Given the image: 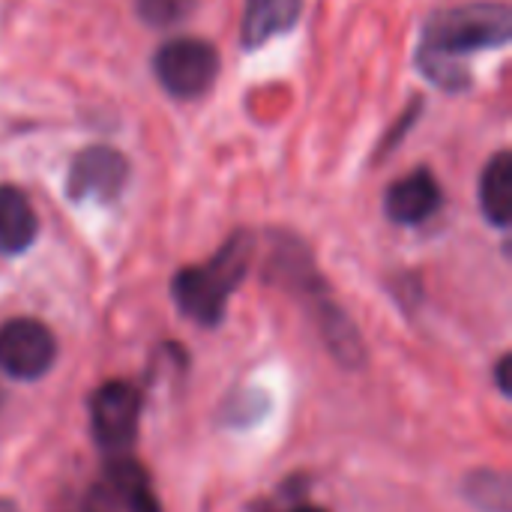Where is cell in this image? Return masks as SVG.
<instances>
[{
  "label": "cell",
  "instance_id": "cell-1",
  "mask_svg": "<svg viewBox=\"0 0 512 512\" xmlns=\"http://www.w3.org/2000/svg\"><path fill=\"white\" fill-rule=\"evenodd\" d=\"M512 9L498 0H474L432 12L420 30L417 69L441 90L462 93L471 87L468 60L483 51L510 45Z\"/></svg>",
  "mask_w": 512,
  "mask_h": 512
},
{
  "label": "cell",
  "instance_id": "cell-2",
  "mask_svg": "<svg viewBox=\"0 0 512 512\" xmlns=\"http://www.w3.org/2000/svg\"><path fill=\"white\" fill-rule=\"evenodd\" d=\"M252 252L255 237L252 231L240 228L204 264L177 270L171 279L174 306L198 327H219L228 312V300L249 273Z\"/></svg>",
  "mask_w": 512,
  "mask_h": 512
},
{
  "label": "cell",
  "instance_id": "cell-3",
  "mask_svg": "<svg viewBox=\"0 0 512 512\" xmlns=\"http://www.w3.org/2000/svg\"><path fill=\"white\" fill-rule=\"evenodd\" d=\"M150 66L153 78L171 99L192 102L210 93L219 78L222 57L216 45L201 36H177L159 45Z\"/></svg>",
  "mask_w": 512,
  "mask_h": 512
},
{
  "label": "cell",
  "instance_id": "cell-4",
  "mask_svg": "<svg viewBox=\"0 0 512 512\" xmlns=\"http://www.w3.org/2000/svg\"><path fill=\"white\" fill-rule=\"evenodd\" d=\"M141 393L129 381H105L90 399L93 441L105 456H129L141 426Z\"/></svg>",
  "mask_w": 512,
  "mask_h": 512
},
{
  "label": "cell",
  "instance_id": "cell-5",
  "mask_svg": "<svg viewBox=\"0 0 512 512\" xmlns=\"http://www.w3.org/2000/svg\"><path fill=\"white\" fill-rule=\"evenodd\" d=\"M57 360L54 333L36 318H12L0 324V372L15 381H36Z\"/></svg>",
  "mask_w": 512,
  "mask_h": 512
},
{
  "label": "cell",
  "instance_id": "cell-6",
  "mask_svg": "<svg viewBox=\"0 0 512 512\" xmlns=\"http://www.w3.org/2000/svg\"><path fill=\"white\" fill-rule=\"evenodd\" d=\"M129 180V159L105 144H90L81 153H75L69 174H66V195L81 204V201H96V204H111L120 198Z\"/></svg>",
  "mask_w": 512,
  "mask_h": 512
},
{
  "label": "cell",
  "instance_id": "cell-7",
  "mask_svg": "<svg viewBox=\"0 0 512 512\" xmlns=\"http://www.w3.org/2000/svg\"><path fill=\"white\" fill-rule=\"evenodd\" d=\"M444 204V189L429 168H417L393 180L384 192V213L393 225L414 228L429 222Z\"/></svg>",
  "mask_w": 512,
  "mask_h": 512
},
{
  "label": "cell",
  "instance_id": "cell-8",
  "mask_svg": "<svg viewBox=\"0 0 512 512\" xmlns=\"http://www.w3.org/2000/svg\"><path fill=\"white\" fill-rule=\"evenodd\" d=\"M306 0H246L240 21V45L246 51L261 48L273 36L297 27Z\"/></svg>",
  "mask_w": 512,
  "mask_h": 512
},
{
  "label": "cell",
  "instance_id": "cell-9",
  "mask_svg": "<svg viewBox=\"0 0 512 512\" xmlns=\"http://www.w3.org/2000/svg\"><path fill=\"white\" fill-rule=\"evenodd\" d=\"M36 234L39 219L30 198L12 183H0V252L21 255L36 243Z\"/></svg>",
  "mask_w": 512,
  "mask_h": 512
},
{
  "label": "cell",
  "instance_id": "cell-10",
  "mask_svg": "<svg viewBox=\"0 0 512 512\" xmlns=\"http://www.w3.org/2000/svg\"><path fill=\"white\" fill-rule=\"evenodd\" d=\"M480 210L489 225L510 228L512 222V156L498 150L480 174Z\"/></svg>",
  "mask_w": 512,
  "mask_h": 512
},
{
  "label": "cell",
  "instance_id": "cell-11",
  "mask_svg": "<svg viewBox=\"0 0 512 512\" xmlns=\"http://www.w3.org/2000/svg\"><path fill=\"white\" fill-rule=\"evenodd\" d=\"M105 483L114 492V498L129 512H162V504L153 492L147 471L135 459H129V456L108 459Z\"/></svg>",
  "mask_w": 512,
  "mask_h": 512
},
{
  "label": "cell",
  "instance_id": "cell-12",
  "mask_svg": "<svg viewBox=\"0 0 512 512\" xmlns=\"http://www.w3.org/2000/svg\"><path fill=\"white\" fill-rule=\"evenodd\" d=\"M468 501L483 512H512V486L504 471H474L465 480Z\"/></svg>",
  "mask_w": 512,
  "mask_h": 512
},
{
  "label": "cell",
  "instance_id": "cell-13",
  "mask_svg": "<svg viewBox=\"0 0 512 512\" xmlns=\"http://www.w3.org/2000/svg\"><path fill=\"white\" fill-rule=\"evenodd\" d=\"M198 9V0H135V12L147 27H177L186 18H192Z\"/></svg>",
  "mask_w": 512,
  "mask_h": 512
},
{
  "label": "cell",
  "instance_id": "cell-14",
  "mask_svg": "<svg viewBox=\"0 0 512 512\" xmlns=\"http://www.w3.org/2000/svg\"><path fill=\"white\" fill-rule=\"evenodd\" d=\"M498 372H495V378H498V390L504 393V396H510L512 387H510V357H501V363L495 366Z\"/></svg>",
  "mask_w": 512,
  "mask_h": 512
},
{
  "label": "cell",
  "instance_id": "cell-15",
  "mask_svg": "<svg viewBox=\"0 0 512 512\" xmlns=\"http://www.w3.org/2000/svg\"><path fill=\"white\" fill-rule=\"evenodd\" d=\"M0 512H18V507H15L12 501H6V498H0Z\"/></svg>",
  "mask_w": 512,
  "mask_h": 512
},
{
  "label": "cell",
  "instance_id": "cell-16",
  "mask_svg": "<svg viewBox=\"0 0 512 512\" xmlns=\"http://www.w3.org/2000/svg\"><path fill=\"white\" fill-rule=\"evenodd\" d=\"M294 512H327V510H318V507H297Z\"/></svg>",
  "mask_w": 512,
  "mask_h": 512
},
{
  "label": "cell",
  "instance_id": "cell-17",
  "mask_svg": "<svg viewBox=\"0 0 512 512\" xmlns=\"http://www.w3.org/2000/svg\"><path fill=\"white\" fill-rule=\"evenodd\" d=\"M0 405H3V396H0Z\"/></svg>",
  "mask_w": 512,
  "mask_h": 512
}]
</instances>
